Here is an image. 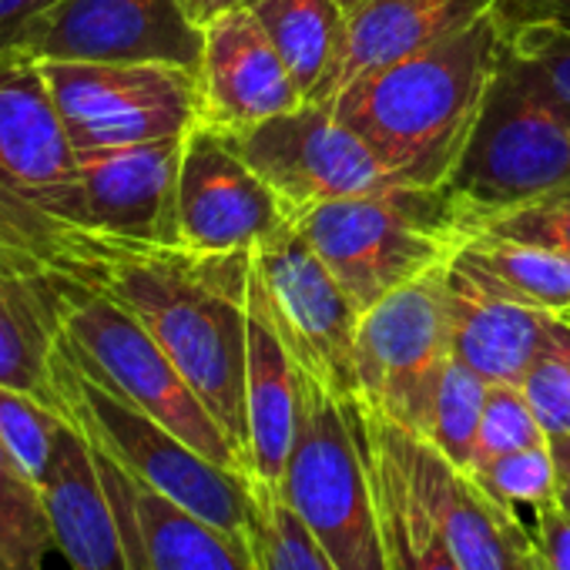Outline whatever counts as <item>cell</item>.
Returning a JSON list of instances; mask_svg holds the SVG:
<instances>
[{"mask_svg": "<svg viewBox=\"0 0 570 570\" xmlns=\"http://www.w3.org/2000/svg\"><path fill=\"white\" fill-rule=\"evenodd\" d=\"M181 138L78 155L85 232L118 242L178 245Z\"/></svg>", "mask_w": 570, "mask_h": 570, "instance_id": "15", "label": "cell"}, {"mask_svg": "<svg viewBox=\"0 0 570 570\" xmlns=\"http://www.w3.org/2000/svg\"><path fill=\"white\" fill-rule=\"evenodd\" d=\"M503 58V24L493 14L376 68L330 105L386 161L400 185L443 188L480 121Z\"/></svg>", "mask_w": 570, "mask_h": 570, "instance_id": "2", "label": "cell"}, {"mask_svg": "<svg viewBox=\"0 0 570 570\" xmlns=\"http://www.w3.org/2000/svg\"><path fill=\"white\" fill-rule=\"evenodd\" d=\"M58 336L51 282L0 275V386L31 393L65 413L55 376Z\"/></svg>", "mask_w": 570, "mask_h": 570, "instance_id": "24", "label": "cell"}, {"mask_svg": "<svg viewBox=\"0 0 570 570\" xmlns=\"http://www.w3.org/2000/svg\"><path fill=\"white\" fill-rule=\"evenodd\" d=\"M476 235L543 245V248L570 255V188L537 198L530 205H520V208L487 222Z\"/></svg>", "mask_w": 570, "mask_h": 570, "instance_id": "34", "label": "cell"}, {"mask_svg": "<svg viewBox=\"0 0 570 570\" xmlns=\"http://www.w3.org/2000/svg\"><path fill=\"white\" fill-rule=\"evenodd\" d=\"M537 570H570V510L557 500L533 510Z\"/></svg>", "mask_w": 570, "mask_h": 570, "instance_id": "36", "label": "cell"}, {"mask_svg": "<svg viewBox=\"0 0 570 570\" xmlns=\"http://www.w3.org/2000/svg\"><path fill=\"white\" fill-rule=\"evenodd\" d=\"M205 31L178 0H55L8 51L31 61L168 65L198 75Z\"/></svg>", "mask_w": 570, "mask_h": 570, "instance_id": "12", "label": "cell"}, {"mask_svg": "<svg viewBox=\"0 0 570 570\" xmlns=\"http://www.w3.org/2000/svg\"><path fill=\"white\" fill-rule=\"evenodd\" d=\"M299 363L285 346L265 285L248 275V363H245V473L252 483L278 490L299 426Z\"/></svg>", "mask_w": 570, "mask_h": 570, "instance_id": "19", "label": "cell"}, {"mask_svg": "<svg viewBox=\"0 0 570 570\" xmlns=\"http://www.w3.org/2000/svg\"><path fill=\"white\" fill-rule=\"evenodd\" d=\"M68 413L48 406L45 400L0 386V443L8 446L14 463L41 487Z\"/></svg>", "mask_w": 570, "mask_h": 570, "instance_id": "30", "label": "cell"}, {"mask_svg": "<svg viewBox=\"0 0 570 570\" xmlns=\"http://www.w3.org/2000/svg\"><path fill=\"white\" fill-rule=\"evenodd\" d=\"M470 473L476 476V483L487 493H493L510 510H517V507L540 510V507L560 500V473H557L550 440L527 446V450L493 456L487 463H476Z\"/></svg>", "mask_w": 570, "mask_h": 570, "instance_id": "32", "label": "cell"}, {"mask_svg": "<svg viewBox=\"0 0 570 570\" xmlns=\"http://www.w3.org/2000/svg\"><path fill=\"white\" fill-rule=\"evenodd\" d=\"M51 299L61 330L58 346L81 373L178 433L208 460L245 473L225 430L151 340V333L118 299L85 278H55Z\"/></svg>", "mask_w": 570, "mask_h": 570, "instance_id": "7", "label": "cell"}, {"mask_svg": "<svg viewBox=\"0 0 570 570\" xmlns=\"http://www.w3.org/2000/svg\"><path fill=\"white\" fill-rule=\"evenodd\" d=\"M446 282L450 265L433 268L380 299L363 313L353 350L360 403L423 440L443 370L453 356Z\"/></svg>", "mask_w": 570, "mask_h": 570, "instance_id": "9", "label": "cell"}, {"mask_svg": "<svg viewBox=\"0 0 570 570\" xmlns=\"http://www.w3.org/2000/svg\"><path fill=\"white\" fill-rule=\"evenodd\" d=\"M0 570H8V567H4V563H0Z\"/></svg>", "mask_w": 570, "mask_h": 570, "instance_id": "42", "label": "cell"}, {"mask_svg": "<svg viewBox=\"0 0 570 570\" xmlns=\"http://www.w3.org/2000/svg\"><path fill=\"white\" fill-rule=\"evenodd\" d=\"M497 18L503 28H523V24L570 28V0H500Z\"/></svg>", "mask_w": 570, "mask_h": 570, "instance_id": "37", "label": "cell"}, {"mask_svg": "<svg viewBox=\"0 0 570 570\" xmlns=\"http://www.w3.org/2000/svg\"><path fill=\"white\" fill-rule=\"evenodd\" d=\"M245 0H178V8L198 24V28H205V24H212L215 18H222V14H228V11H235V8H242Z\"/></svg>", "mask_w": 570, "mask_h": 570, "instance_id": "39", "label": "cell"}, {"mask_svg": "<svg viewBox=\"0 0 570 570\" xmlns=\"http://www.w3.org/2000/svg\"><path fill=\"white\" fill-rule=\"evenodd\" d=\"M41 503L55 550H61L71 570H128L95 446L71 416L61 426L55 460L41 480Z\"/></svg>", "mask_w": 570, "mask_h": 570, "instance_id": "20", "label": "cell"}, {"mask_svg": "<svg viewBox=\"0 0 570 570\" xmlns=\"http://www.w3.org/2000/svg\"><path fill=\"white\" fill-rule=\"evenodd\" d=\"M446 320H450V353L483 383L520 386L543 336L550 330V313L517 306L450 262L446 282Z\"/></svg>", "mask_w": 570, "mask_h": 570, "instance_id": "22", "label": "cell"}, {"mask_svg": "<svg viewBox=\"0 0 570 570\" xmlns=\"http://www.w3.org/2000/svg\"><path fill=\"white\" fill-rule=\"evenodd\" d=\"M390 426L460 570H537V540L517 510L487 493L470 470L453 466L423 436L396 423Z\"/></svg>", "mask_w": 570, "mask_h": 570, "instance_id": "16", "label": "cell"}, {"mask_svg": "<svg viewBox=\"0 0 570 570\" xmlns=\"http://www.w3.org/2000/svg\"><path fill=\"white\" fill-rule=\"evenodd\" d=\"M336 4H340L346 14H353V11H360V8L366 4V0H336Z\"/></svg>", "mask_w": 570, "mask_h": 570, "instance_id": "41", "label": "cell"}, {"mask_svg": "<svg viewBox=\"0 0 570 570\" xmlns=\"http://www.w3.org/2000/svg\"><path fill=\"white\" fill-rule=\"evenodd\" d=\"M520 390L550 440L570 436V313L550 320Z\"/></svg>", "mask_w": 570, "mask_h": 570, "instance_id": "31", "label": "cell"}, {"mask_svg": "<svg viewBox=\"0 0 570 570\" xmlns=\"http://www.w3.org/2000/svg\"><path fill=\"white\" fill-rule=\"evenodd\" d=\"M550 450H553L557 473H560V503L570 510V436H553Z\"/></svg>", "mask_w": 570, "mask_h": 570, "instance_id": "40", "label": "cell"}, {"mask_svg": "<svg viewBox=\"0 0 570 570\" xmlns=\"http://www.w3.org/2000/svg\"><path fill=\"white\" fill-rule=\"evenodd\" d=\"M51 4L55 0H0V51H8L21 28L45 14Z\"/></svg>", "mask_w": 570, "mask_h": 570, "instance_id": "38", "label": "cell"}, {"mask_svg": "<svg viewBox=\"0 0 570 570\" xmlns=\"http://www.w3.org/2000/svg\"><path fill=\"white\" fill-rule=\"evenodd\" d=\"M91 248L78 151L58 121L41 68L18 51H0V275L85 278Z\"/></svg>", "mask_w": 570, "mask_h": 570, "instance_id": "3", "label": "cell"}, {"mask_svg": "<svg viewBox=\"0 0 570 570\" xmlns=\"http://www.w3.org/2000/svg\"><path fill=\"white\" fill-rule=\"evenodd\" d=\"M78 155L181 138L198 121V75L168 65L38 61Z\"/></svg>", "mask_w": 570, "mask_h": 570, "instance_id": "10", "label": "cell"}, {"mask_svg": "<svg viewBox=\"0 0 570 570\" xmlns=\"http://www.w3.org/2000/svg\"><path fill=\"white\" fill-rule=\"evenodd\" d=\"M366 413V453L376 487L380 527L390 570H460L436 517L413 483L390 420Z\"/></svg>", "mask_w": 570, "mask_h": 570, "instance_id": "23", "label": "cell"}, {"mask_svg": "<svg viewBox=\"0 0 570 570\" xmlns=\"http://www.w3.org/2000/svg\"><path fill=\"white\" fill-rule=\"evenodd\" d=\"M255 487L248 547L258 570H340L278 490Z\"/></svg>", "mask_w": 570, "mask_h": 570, "instance_id": "28", "label": "cell"}, {"mask_svg": "<svg viewBox=\"0 0 570 570\" xmlns=\"http://www.w3.org/2000/svg\"><path fill=\"white\" fill-rule=\"evenodd\" d=\"M95 460L118 517L128 570H258L245 540L151 490L98 446Z\"/></svg>", "mask_w": 570, "mask_h": 570, "instance_id": "18", "label": "cell"}, {"mask_svg": "<svg viewBox=\"0 0 570 570\" xmlns=\"http://www.w3.org/2000/svg\"><path fill=\"white\" fill-rule=\"evenodd\" d=\"M500 0H366L346 18L343 51L316 105H330L363 75L410 58L497 11Z\"/></svg>", "mask_w": 570, "mask_h": 570, "instance_id": "21", "label": "cell"}, {"mask_svg": "<svg viewBox=\"0 0 570 570\" xmlns=\"http://www.w3.org/2000/svg\"><path fill=\"white\" fill-rule=\"evenodd\" d=\"M272 320L296 363L340 396H356L353 350L363 313L293 222L252 252Z\"/></svg>", "mask_w": 570, "mask_h": 570, "instance_id": "13", "label": "cell"}, {"mask_svg": "<svg viewBox=\"0 0 570 570\" xmlns=\"http://www.w3.org/2000/svg\"><path fill=\"white\" fill-rule=\"evenodd\" d=\"M55 376L65 413L98 450H105L131 476L165 493L178 507L248 543L255 487L245 473L208 460L178 433L95 383L61 353V346L55 360Z\"/></svg>", "mask_w": 570, "mask_h": 570, "instance_id": "8", "label": "cell"}, {"mask_svg": "<svg viewBox=\"0 0 570 570\" xmlns=\"http://www.w3.org/2000/svg\"><path fill=\"white\" fill-rule=\"evenodd\" d=\"M453 265L480 282L483 289L517 306L550 316L570 313V255L563 252L493 235H473L456 252Z\"/></svg>", "mask_w": 570, "mask_h": 570, "instance_id": "25", "label": "cell"}, {"mask_svg": "<svg viewBox=\"0 0 570 570\" xmlns=\"http://www.w3.org/2000/svg\"><path fill=\"white\" fill-rule=\"evenodd\" d=\"M225 138L278 195L293 222L326 202L400 185L376 148L350 128L333 105L306 101L296 111L275 115Z\"/></svg>", "mask_w": 570, "mask_h": 570, "instance_id": "11", "label": "cell"}, {"mask_svg": "<svg viewBox=\"0 0 570 570\" xmlns=\"http://www.w3.org/2000/svg\"><path fill=\"white\" fill-rule=\"evenodd\" d=\"M252 252H188L98 238L85 282L118 299L165 350L245 466Z\"/></svg>", "mask_w": 570, "mask_h": 570, "instance_id": "1", "label": "cell"}, {"mask_svg": "<svg viewBox=\"0 0 570 570\" xmlns=\"http://www.w3.org/2000/svg\"><path fill=\"white\" fill-rule=\"evenodd\" d=\"M360 313L403 285L443 268L466 245V232L443 188L386 185L326 202L299 222Z\"/></svg>", "mask_w": 570, "mask_h": 570, "instance_id": "6", "label": "cell"}, {"mask_svg": "<svg viewBox=\"0 0 570 570\" xmlns=\"http://www.w3.org/2000/svg\"><path fill=\"white\" fill-rule=\"evenodd\" d=\"M55 550L41 503V487L0 443V563L8 570H48Z\"/></svg>", "mask_w": 570, "mask_h": 570, "instance_id": "27", "label": "cell"}, {"mask_svg": "<svg viewBox=\"0 0 570 570\" xmlns=\"http://www.w3.org/2000/svg\"><path fill=\"white\" fill-rule=\"evenodd\" d=\"M202 31L205 45L198 65L195 125L232 135L306 105L289 68L248 8H235Z\"/></svg>", "mask_w": 570, "mask_h": 570, "instance_id": "17", "label": "cell"}, {"mask_svg": "<svg viewBox=\"0 0 570 570\" xmlns=\"http://www.w3.org/2000/svg\"><path fill=\"white\" fill-rule=\"evenodd\" d=\"M296 443L278 493L340 570H390L360 396H340L299 366Z\"/></svg>", "mask_w": 570, "mask_h": 570, "instance_id": "5", "label": "cell"}, {"mask_svg": "<svg viewBox=\"0 0 570 570\" xmlns=\"http://www.w3.org/2000/svg\"><path fill=\"white\" fill-rule=\"evenodd\" d=\"M178 245L188 252H255L293 225L278 195L225 135L191 125L178 165Z\"/></svg>", "mask_w": 570, "mask_h": 570, "instance_id": "14", "label": "cell"}, {"mask_svg": "<svg viewBox=\"0 0 570 570\" xmlns=\"http://www.w3.org/2000/svg\"><path fill=\"white\" fill-rule=\"evenodd\" d=\"M507 48L523 58L567 105H570V28L560 24H523L503 28Z\"/></svg>", "mask_w": 570, "mask_h": 570, "instance_id": "35", "label": "cell"}, {"mask_svg": "<svg viewBox=\"0 0 570 570\" xmlns=\"http://www.w3.org/2000/svg\"><path fill=\"white\" fill-rule=\"evenodd\" d=\"M487 386L490 383H483L473 370H466L460 360L450 356L443 380H440V390H436V400H433L426 443H433L460 470L473 466Z\"/></svg>", "mask_w": 570, "mask_h": 570, "instance_id": "29", "label": "cell"}, {"mask_svg": "<svg viewBox=\"0 0 570 570\" xmlns=\"http://www.w3.org/2000/svg\"><path fill=\"white\" fill-rule=\"evenodd\" d=\"M570 188V105L507 48L460 165L443 185L466 238L487 222Z\"/></svg>", "mask_w": 570, "mask_h": 570, "instance_id": "4", "label": "cell"}, {"mask_svg": "<svg viewBox=\"0 0 570 570\" xmlns=\"http://www.w3.org/2000/svg\"><path fill=\"white\" fill-rule=\"evenodd\" d=\"M306 101H320L346 38V11L336 0H245Z\"/></svg>", "mask_w": 570, "mask_h": 570, "instance_id": "26", "label": "cell"}, {"mask_svg": "<svg viewBox=\"0 0 570 570\" xmlns=\"http://www.w3.org/2000/svg\"><path fill=\"white\" fill-rule=\"evenodd\" d=\"M547 430L540 426L537 413L530 410L527 396L520 386H507V383H493L487 386V400H483V416H480V433H476V453H473V466L487 463L493 456L513 453V450H527L537 443H547ZM470 466V470H473Z\"/></svg>", "mask_w": 570, "mask_h": 570, "instance_id": "33", "label": "cell"}]
</instances>
